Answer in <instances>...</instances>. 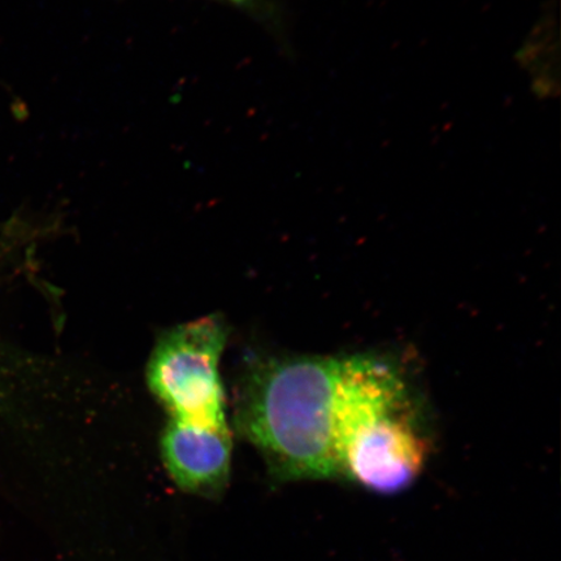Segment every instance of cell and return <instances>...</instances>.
Listing matches in <instances>:
<instances>
[{"instance_id":"obj_1","label":"cell","mask_w":561,"mask_h":561,"mask_svg":"<svg viewBox=\"0 0 561 561\" xmlns=\"http://www.w3.org/2000/svg\"><path fill=\"white\" fill-rule=\"evenodd\" d=\"M340 360L268 357L250 363L236 392L234 424L273 480L340 479L333 409Z\"/></svg>"},{"instance_id":"obj_2","label":"cell","mask_w":561,"mask_h":561,"mask_svg":"<svg viewBox=\"0 0 561 561\" xmlns=\"http://www.w3.org/2000/svg\"><path fill=\"white\" fill-rule=\"evenodd\" d=\"M333 426L343 479L390 495L411 488L423 473L430 439L409 386L392 364L363 355L340 360Z\"/></svg>"},{"instance_id":"obj_3","label":"cell","mask_w":561,"mask_h":561,"mask_svg":"<svg viewBox=\"0 0 561 561\" xmlns=\"http://www.w3.org/2000/svg\"><path fill=\"white\" fill-rule=\"evenodd\" d=\"M228 327L207 316L161 334L147 364V385L168 421L187 426H229L220 359Z\"/></svg>"},{"instance_id":"obj_4","label":"cell","mask_w":561,"mask_h":561,"mask_svg":"<svg viewBox=\"0 0 561 561\" xmlns=\"http://www.w3.org/2000/svg\"><path fill=\"white\" fill-rule=\"evenodd\" d=\"M161 458L181 490L219 500L229 485L233 434L229 426H187L168 421L160 438Z\"/></svg>"},{"instance_id":"obj_5","label":"cell","mask_w":561,"mask_h":561,"mask_svg":"<svg viewBox=\"0 0 561 561\" xmlns=\"http://www.w3.org/2000/svg\"><path fill=\"white\" fill-rule=\"evenodd\" d=\"M216 2L227 3L236 9L248 12L250 16L273 23V16L276 15V0H216Z\"/></svg>"},{"instance_id":"obj_6","label":"cell","mask_w":561,"mask_h":561,"mask_svg":"<svg viewBox=\"0 0 561 561\" xmlns=\"http://www.w3.org/2000/svg\"><path fill=\"white\" fill-rule=\"evenodd\" d=\"M7 378H9V369H7L3 355L0 354V401L5 397L7 385H9Z\"/></svg>"}]
</instances>
